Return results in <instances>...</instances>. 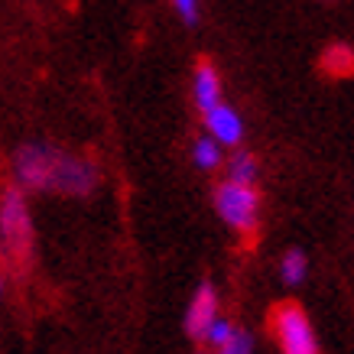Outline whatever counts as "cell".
Segmentation results:
<instances>
[{
	"instance_id": "obj_1",
	"label": "cell",
	"mask_w": 354,
	"mask_h": 354,
	"mask_svg": "<svg viewBox=\"0 0 354 354\" xmlns=\"http://www.w3.org/2000/svg\"><path fill=\"white\" fill-rule=\"evenodd\" d=\"M13 185L23 192H55L85 198L101 185V166L91 156L62 150L53 143H23L13 153Z\"/></svg>"
},
{
	"instance_id": "obj_6",
	"label": "cell",
	"mask_w": 354,
	"mask_h": 354,
	"mask_svg": "<svg viewBox=\"0 0 354 354\" xmlns=\"http://www.w3.org/2000/svg\"><path fill=\"white\" fill-rule=\"evenodd\" d=\"M221 315V302H218V290L215 283H198V290H195L192 302H189V309H185V332L192 335L195 342H202L205 328L212 325V319Z\"/></svg>"
},
{
	"instance_id": "obj_5",
	"label": "cell",
	"mask_w": 354,
	"mask_h": 354,
	"mask_svg": "<svg viewBox=\"0 0 354 354\" xmlns=\"http://www.w3.org/2000/svg\"><path fill=\"white\" fill-rule=\"evenodd\" d=\"M202 120H205V133L212 140H218L225 150H237L244 143V118H241V111L234 104L218 101L215 108L205 111Z\"/></svg>"
},
{
	"instance_id": "obj_8",
	"label": "cell",
	"mask_w": 354,
	"mask_h": 354,
	"mask_svg": "<svg viewBox=\"0 0 354 354\" xmlns=\"http://www.w3.org/2000/svg\"><path fill=\"white\" fill-rule=\"evenodd\" d=\"M225 179H231V183H241V185H257V179H260V162H257V156L237 147L231 156H225Z\"/></svg>"
},
{
	"instance_id": "obj_4",
	"label": "cell",
	"mask_w": 354,
	"mask_h": 354,
	"mask_svg": "<svg viewBox=\"0 0 354 354\" xmlns=\"http://www.w3.org/2000/svg\"><path fill=\"white\" fill-rule=\"evenodd\" d=\"M270 325H273V338L279 344V354H322V344H319V335L312 328V319L296 302L277 306Z\"/></svg>"
},
{
	"instance_id": "obj_2",
	"label": "cell",
	"mask_w": 354,
	"mask_h": 354,
	"mask_svg": "<svg viewBox=\"0 0 354 354\" xmlns=\"http://www.w3.org/2000/svg\"><path fill=\"white\" fill-rule=\"evenodd\" d=\"M215 212L234 234L250 237L260 225V192L257 185H241L221 179L215 189Z\"/></svg>"
},
{
	"instance_id": "obj_11",
	"label": "cell",
	"mask_w": 354,
	"mask_h": 354,
	"mask_svg": "<svg viewBox=\"0 0 354 354\" xmlns=\"http://www.w3.org/2000/svg\"><path fill=\"white\" fill-rule=\"evenodd\" d=\"M322 68L328 75H351L354 72V49H348V46H328L322 55Z\"/></svg>"
},
{
	"instance_id": "obj_10",
	"label": "cell",
	"mask_w": 354,
	"mask_h": 354,
	"mask_svg": "<svg viewBox=\"0 0 354 354\" xmlns=\"http://www.w3.org/2000/svg\"><path fill=\"white\" fill-rule=\"evenodd\" d=\"M306 277H309V257L302 250H286L279 260V279L286 286H302Z\"/></svg>"
},
{
	"instance_id": "obj_7",
	"label": "cell",
	"mask_w": 354,
	"mask_h": 354,
	"mask_svg": "<svg viewBox=\"0 0 354 354\" xmlns=\"http://www.w3.org/2000/svg\"><path fill=\"white\" fill-rule=\"evenodd\" d=\"M192 97H195V108L208 111L215 108L218 101H225V88H221V72H218L212 62H198L192 72Z\"/></svg>"
},
{
	"instance_id": "obj_12",
	"label": "cell",
	"mask_w": 354,
	"mask_h": 354,
	"mask_svg": "<svg viewBox=\"0 0 354 354\" xmlns=\"http://www.w3.org/2000/svg\"><path fill=\"white\" fill-rule=\"evenodd\" d=\"M234 332H237V325L231 322V319H225V315H215V319H212V325L205 328L202 344H205V348H221V344H225Z\"/></svg>"
},
{
	"instance_id": "obj_14",
	"label": "cell",
	"mask_w": 354,
	"mask_h": 354,
	"mask_svg": "<svg viewBox=\"0 0 354 354\" xmlns=\"http://www.w3.org/2000/svg\"><path fill=\"white\" fill-rule=\"evenodd\" d=\"M172 10L185 26H198L202 20V0H172Z\"/></svg>"
},
{
	"instance_id": "obj_13",
	"label": "cell",
	"mask_w": 354,
	"mask_h": 354,
	"mask_svg": "<svg viewBox=\"0 0 354 354\" xmlns=\"http://www.w3.org/2000/svg\"><path fill=\"white\" fill-rule=\"evenodd\" d=\"M202 354H254V338H250L244 328H237L221 348H208V351H202Z\"/></svg>"
},
{
	"instance_id": "obj_9",
	"label": "cell",
	"mask_w": 354,
	"mask_h": 354,
	"mask_svg": "<svg viewBox=\"0 0 354 354\" xmlns=\"http://www.w3.org/2000/svg\"><path fill=\"white\" fill-rule=\"evenodd\" d=\"M192 162L202 172L221 169V166H225V147H221L218 140H212L208 133H202V137L192 143Z\"/></svg>"
},
{
	"instance_id": "obj_3",
	"label": "cell",
	"mask_w": 354,
	"mask_h": 354,
	"mask_svg": "<svg viewBox=\"0 0 354 354\" xmlns=\"http://www.w3.org/2000/svg\"><path fill=\"white\" fill-rule=\"evenodd\" d=\"M0 244L10 260H26L32 247V218L26 192L10 185L0 198Z\"/></svg>"
},
{
	"instance_id": "obj_15",
	"label": "cell",
	"mask_w": 354,
	"mask_h": 354,
	"mask_svg": "<svg viewBox=\"0 0 354 354\" xmlns=\"http://www.w3.org/2000/svg\"><path fill=\"white\" fill-rule=\"evenodd\" d=\"M0 292H3V277H0Z\"/></svg>"
}]
</instances>
